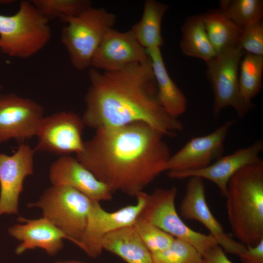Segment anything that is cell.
Listing matches in <instances>:
<instances>
[{"mask_svg": "<svg viewBox=\"0 0 263 263\" xmlns=\"http://www.w3.org/2000/svg\"><path fill=\"white\" fill-rule=\"evenodd\" d=\"M238 45L245 53L263 56V23L256 21L242 30Z\"/></svg>", "mask_w": 263, "mask_h": 263, "instance_id": "29", "label": "cell"}, {"mask_svg": "<svg viewBox=\"0 0 263 263\" xmlns=\"http://www.w3.org/2000/svg\"><path fill=\"white\" fill-rule=\"evenodd\" d=\"M167 5L155 0L145 2L140 21L131 29L138 42L146 50L160 48L163 44L161 26Z\"/></svg>", "mask_w": 263, "mask_h": 263, "instance_id": "21", "label": "cell"}, {"mask_svg": "<svg viewBox=\"0 0 263 263\" xmlns=\"http://www.w3.org/2000/svg\"><path fill=\"white\" fill-rule=\"evenodd\" d=\"M186 192L180 206V213L184 219L197 221L203 225L226 252L238 255L246 246L230 237L211 212L206 199L203 179L188 178Z\"/></svg>", "mask_w": 263, "mask_h": 263, "instance_id": "13", "label": "cell"}, {"mask_svg": "<svg viewBox=\"0 0 263 263\" xmlns=\"http://www.w3.org/2000/svg\"><path fill=\"white\" fill-rule=\"evenodd\" d=\"M43 107L14 94H0V143L23 142L36 136L44 118Z\"/></svg>", "mask_w": 263, "mask_h": 263, "instance_id": "11", "label": "cell"}, {"mask_svg": "<svg viewBox=\"0 0 263 263\" xmlns=\"http://www.w3.org/2000/svg\"><path fill=\"white\" fill-rule=\"evenodd\" d=\"M201 16L208 38L217 54L238 45L242 29L220 10H211Z\"/></svg>", "mask_w": 263, "mask_h": 263, "instance_id": "23", "label": "cell"}, {"mask_svg": "<svg viewBox=\"0 0 263 263\" xmlns=\"http://www.w3.org/2000/svg\"><path fill=\"white\" fill-rule=\"evenodd\" d=\"M116 16L102 8L87 9L78 16L65 17L61 41L72 65L81 71L91 66L93 57L107 31L113 28Z\"/></svg>", "mask_w": 263, "mask_h": 263, "instance_id": "5", "label": "cell"}, {"mask_svg": "<svg viewBox=\"0 0 263 263\" xmlns=\"http://www.w3.org/2000/svg\"><path fill=\"white\" fill-rule=\"evenodd\" d=\"M149 58L146 49L131 30L121 32L112 28L104 36L93 57L91 67L104 71H115Z\"/></svg>", "mask_w": 263, "mask_h": 263, "instance_id": "15", "label": "cell"}, {"mask_svg": "<svg viewBox=\"0 0 263 263\" xmlns=\"http://www.w3.org/2000/svg\"><path fill=\"white\" fill-rule=\"evenodd\" d=\"M181 32L180 47L184 55L200 58L206 62L217 55L207 34L201 15L188 18L182 25Z\"/></svg>", "mask_w": 263, "mask_h": 263, "instance_id": "22", "label": "cell"}, {"mask_svg": "<svg viewBox=\"0 0 263 263\" xmlns=\"http://www.w3.org/2000/svg\"><path fill=\"white\" fill-rule=\"evenodd\" d=\"M164 137L141 122L98 129L76 158L113 192L135 197L166 171L171 154Z\"/></svg>", "mask_w": 263, "mask_h": 263, "instance_id": "1", "label": "cell"}, {"mask_svg": "<svg viewBox=\"0 0 263 263\" xmlns=\"http://www.w3.org/2000/svg\"><path fill=\"white\" fill-rule=\"evenodd\" d=\"M133 226L151 254L164 250L174 239L158 227L140 217Z\"/></svg>", "mask_w": 263, "mask_h": 263, "instance_id": "28", "label": "cell"}, {"mask_svg": "<svg viewBox=\"0 0 263 263\" xmlns=\"http://www.w3.org/2000/svg\"><path fill=\"white\" fill-rule=\"evenodd\" d=\"M244 54L237 45L223 50L206 62L207 77L214 95L213 114L215 118L227 107H232L240 118L252 109L243 101L239 87V66Z\"/></svg>", "mask_w": 263, "mask_h": 263, "instance_id": "7", "label": "cell"}, {"mask_svg": "<svg viewBox=\"0 0 263 263\" xmlns=\"http://www.w3.org/2000/svg\"><path fill=\"white\" fill-rule=\"evenodd\" d=\"M30 2L49 21L78 16L92 4L89 0H32Z\"/></svg>", "mask_w": 263, "mask_h": 263, "instance_id": "26", "label": "cell"}, {"mask_svg": "<svg viewBox=\"0 0 263 263\" xmlns=\"http://www.w3.org/2000/svg\"><path fill=\"white\" fill-rule=\"evenodd\" d=\"M48 22L30 1H21L13 15H0V50L14 57L34 55L51 38Z\"/></svg>", "mask_w": 263, "mask_h": 263, "instance_id": "4", "label": "cell"}, {"mask_svg": "<svg viewBox=\"0 0 263 263\" xmlns=\"http://www.w3.org/2000/svg\"><path fill=\"white\" fill-rule=\"evenodd\" d=\"M226 209L234 236L246 246L263 239V161L246 166L230 179Z\"/></svg>", "mask_w": 263, "mask_h": 263, "instance_id": "3", "label": "cell"}, {"mask_svg": "<svg viewBox=\"0 0 263 263\" xmlns=\"http://www.w3.org/2000/svg\"><path fill=\"white\" fill-rule=\"evenodd\" d=\"M220 4V11L242 30L262 19V0H222Z\"/></svg>", "mask_w": 263, "mask_h": 263, "instance_id": "25", "label": "cell"}, {"mask_svg": "<svg viewBox=\"0 0 263 263\" xmlns=\"http://www.w3.org/2000/svg\"><path fill=\"white\" fill-rule=\"evenodd\" d=\"M236 120L226 121L212 132L194 137L171 155L166 171L178 172L195 170L207 167L224 152V142Z\"/></svg>", "mask_w": 263, "mask_h": 263, "instance_id": "12", "label": "cell"}, {"mask_svg": "<svg viewBox=\"0 0 263 263\" xmlns=\"http://www.w3.org/2000/svg\"><path fill=\"white\" fill-rule=\"evenodd\" d=\"M239 87L244 102L253 108L251 102L262 89L263 56L248 53L244 55L239 66Z\"/></svg>", "mask_w": 263, "mask_h": 263, "instance_id": "24", "label": "cell"}, {"mask_svg": "<svg viewBox=\"0 0 263 263\" xmlns=\"http://www.w3.org/2000/svg\"><path fill=\"white\" fill-rule=\"evenodd\" d=\"M238 256L242 263H263V239L255 245L246 246Z\"/></svg>", "mask_w": 263, "mask_h": 263, "instance_id": "30", "label": "cell"}, {"mask_svg": "<svg viewBox=\"0 0 263 263\" xmlns=\"http://www.w3.org/2000/svg\"><path fill=\"white\" fill-rule=\"evenodd\" d=\"M263 150V142L256 140L250 145L239 149L233 153L222 156L205 168L178 172H168V176L175 179L198 177L208 180L218 188L221 194L225 197L230 179L243 167L257 163L262 159L259 154Z\"/></svg>", "mask_w": 263, "mask_h": 263, "instance_id": "16", "label": "cell"}, {"mask_svg": "<svg viewBox=\"0 0 263 263\" xmlns=\"http://www.w3.org/2000/svg\"><path fill=\"white\" fill-rule=\"evenodd\" d=\"M93 200L66 186H55L46 189L39 200L29 207L41 209L45 217L60 228L78 246L87 223Z\"/></svg>", "mask_w": 263, "mask_h": 263, "instance_id": "6", "label": "cell"}, {"mask_svg": "<svg viewBox=\"0 0 263 263\" xmlns=\"http://www.w3.org/2000/svg\"><path fill=\"white\" fill-rule=\"evenodd\" d=\"M146 51L151 61L159 103L168 114L178 118L187 110V98L169 76L160 48L146 49Z\"/></svg>", "mask_w": 263, "mask_h": 263, "instance_id": "19", "label": "cell"}, {"mask_svg": "<svg viewBox=\"0 0 263 263\" xmlns=\"http://www.w3.org/2000/svg\"><path fill=\"white\" fill-rule=\"evenodd\" d=\"M85 126L82 118L72 112L44 117L36 135L38 143L34 150L62 155L76 154L83 149Z\"/></svg>", "mask_w": 263, "mask_h": 263, "instance_id": "10", "label": "cell"}, {"mask_svg": "<svg viewBox=\"0 0 263 263\" xmlns=\"http://www.w3.org/2000/svg\"><path fill=\"white\" fill-rule=\"evenodd\" d=\"M153 263H202V254L191 244L180 239L164 250L151 254Z\"/></svg>", "mask_w": 263, "mask_h": 263, "instance_id": "27", "label": "cell"}, {"mask_svg": "<svg viewBox=\"0 0 263 263\" xmlns=\"http://www.w3.org/2000/svg\"><path fill=\"white\" fill-rule=\"evenodd\" d=\"M49 178L52 185L71 187L94 201L112 199V189L76 158L62 155L54 161L50 167Z\"/></svg>", "mask_w": 263, "mask_h": 263, "instance_id": "17", "label": "cell"}, {"mask_svg": "<svg viewBox=\"0 0 263 263\" xmlns=\"http://www.w3.org/2000/svg\"><path fill=\"white\" fill-rule=\"evenodd\" d=\"M176 187L158 188L148 194L146 203L139 217L151 223L175 238L193 245L203 255L218 244L211 235L195 231L181 219L175 206Z\"/></svg>", "mask_w": 263, "mask_h": 263, "instance_id": "8", "label": "cell"}, {"mask_svg": "<svg viewBox=\"0 0 263 263\" xmlns=\"http://www.w3.org/2000/svg\"><path fill=\"white\" fill-rule=\"evenodd\" d=\"M101 244L103 249L117 255L127 263H153L150 252L133 225L108 234Z\"/></svg>", "mask_w": 263, "mask_h": 263, "instance_id": "20", "label": "cell"}, {"mask_svg": "<svg viewBox=\"0 0 263 263\" xmlns=\"http://www.w3.org/2000/svg\"><path fill=\"white\" fill-rule=\"evenodd\" d=\"M22 222L10 227L9 234L21 242L15 252L21 254L28 249L40 248L53 256L63 247V239L70 238L60 228L45 217L29 220L22 217L18 219Z\"/></svg>", "mask_w": 263, "mask_h": 263, "instance_id": "18", "label": "cell"}, {"mask_svg": "<svg viewBox=\"0 0 263 263\" xmlns=\"http://www.w3.org/2000/svg\"><path fill=\"white\" fill-rule=\"evenodd\" d=\"M202 256V263H232L218 244L210 248Z\"/></svg>", "mask_w": 263, "mask_h": 263, "instance_id": "31", "label": "cell"}, {"mask_svg": "<svg viewBox=\"0 0 263 263\" xmlns=\"http://www.w3.org/2000/svg\"><path fill=\"white\" fill-rule=\"evenodd\" d=\"M148 196L143 191L135 196V204L113 212L106 211L99 202L93 201L79 247L91 258L99 256L103 250L101 244L103 238L117 229L133 225L146 203Z\"/></svg>", "mask_w": 263, "mask_h": 263, "instance_id": "9", "label": "cell"}, {"mask_svg": "<svg viewBox=\"0 0 263 263\" xmlns=\"http://www.w3.org/2000/svg\"><path fill=\"white\" fill-rule=\"evenodd\" d=\"M54 263H86L83 262L79 261H57Z\"/></svg>", "mask_w": 263, "mask_h": 263, "instance_id": "32", "label": "cell"}, {"mask_svg": "<svg viewBox=\"0 0 263 263\" xmlns=\"http://www.w3.org/2000/svg\"><path fill=\"white\" fill-rule=\"evenodd\" d=\"M88 76L90 86L82 117L85 125L96 130L141 122L171 137L183 130V123L159 103L150 58L115 71L92 68Z\"/></svg>", "mask_w": 263, "mask_h": 263, "instance_id": "2", "label": "cell"}, {"mask_svg": "<svg viewBox=\"0 0 263 263\" xmlns=\"http://www.w3.org/2000/svg\"><path fill=\"white\" fill-rule=\"evenodd\" d=\"M35 151L22 143L12 155L0 153V216L18 213L23 181L33 173Z\"/></svg>", "mask_w": 263, "mask_h": 263, "instance_id": "14", "label": "cell"}]
</instances>
